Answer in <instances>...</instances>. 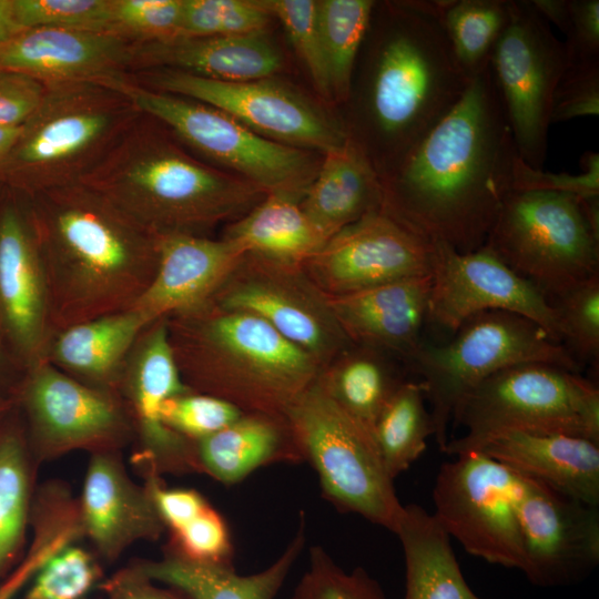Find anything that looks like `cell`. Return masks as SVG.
Returning <instances> with one entry per match:
<instances>
[{"instance_id":"cell-32","label":"cell","mask_w":599,"mask_h":599,"mask_svg":"<svg viewBox=\"0 0 599 599\" xmlns=\"http://www.w3.org/2000/svg\"><path fill=\"white\" fill-rule=\"evenodd\" d=\"M395 535L405 560V599H481L464 578L450 537L433 514L404 505Z\"/></svg>"},{"instance_id":"cell-43","label":"cell","mask_w":599,"mask_h":599,"mask_svg":"<svg viewBox=\"0 0 599 599\" xmlns=\"http://www.w3.org/2000/svg\"><path fill=\"white\" fill-rule=\"evenodd\" d=\"M13 3L22 30L59 28L112 33V0H13Z\"/></svg>"},{"instance_id":"cell-58","label":"cell","mask_w":599,"mask_h":599,"mask_svg":"<svg viewBox=\"0 0 599 599\" xmlns=\"http://www.w3.org/2000/svg\"><path fill=\"white\" fill-rule=\"evenodd\" d=\"M14 406L16 405L13 403L0 397V418Z\"/></svg>"},{"instance_id":"cell-28","label":"cell","mask_w":599,"mask_h":599,"mask_svg":"<svg viewBox=\"0 0 599 599\" xmlns=\"http://www.w3.org/2000/svg\"><path fill=\"white\" fill-rule=\"evenodd\" d=\"M306 544V520L301 512L295 535L266 568L238 575L233 567L199 562L167 550L155 561L131 568L136 575L167 585L189 599H275Z\"/></svg>"},{"instance_id":"cell-11","label":"cell","mask_w":599,"mask_h":599,"mask_svg":"<svg viewBox=\"0 0 599 599\" xmlns=\"http://www.w3.org/2000/svg\"><path fill=\"white\" fill-rule=\"evenodd\" d=\"M181 142L264 193L303 199L319 163L312 151L268 140L200 101L150 89L131 75L110 83Z\"/></svg>"},{"instance_id":"cell-44","label":"cell","mask_w":599,"mask_h":599,"mask_svg":"<svg viewBox=\"0 0 599 599\" xmlns=\"http://www.w3.org/2000/svg\"><path fill=\"white\" fill-rule=\"evenodd\" d=\"M99 579L92 557L79 547H62L37 570L24 599H81Z\"/></svg>"},{"instance_id":"cell-16","label":"cell","mask_w":599,"mask_h":599,"mask_svg":"<svg viewBox=\"0 0 599 599\" xmlns=\"http://www.w3.org/2000/svg\"><path fill=\"white\" fill-rule=\"evenodd\" d=\"M14 405L33 457L112 450L133 427L119 394L85 385L43 361L22 373Z\"/></svg>"},{"instance_id":"cell-17","label":"cell","mask_w":599,"mask_h":599,"mask_svg":"<svg viewBox=\"0 0 599 599\" xmlns=\"http://www.w3.org/2000/svg\"><path fill=\"white\" fill-rule=\"evenodd\" d=\"M435 244L380 207L331 236L304 268L328 296L432 274Z\"/></svg>"},{"instance_id":"cell-50","label":"cell","mask_w":599,"mask_h":599,"mask_svg":"<svg viewBox=\"0 0 599 599\" xmlns=\"http://www.w3.org/2000/svg\"><path fill=\"white\" fill-rule=\"evenodd\" d=\"M564 34L566 67L599 64V1L570 0V18Z\"/></svg>"},{"instance_id":"cell-9","label":"cell","mask_w":599,"mask_h":599,"mask_svg":"<svg viewBox=\"0 0 599 599\" xmlns=\"http://www.w3.org/2000/svg\"><path fill=\"white\" fill-rule=\"evenodd\" d=\"M284 417L326 500L395 534L404 505L374 437L331 398L318 377Z\"/></svg>"},{"instance_id":"cell-55","label":"cell","mask_w":599,"mask_h":599,"mask_svg":"<svg viewBox=\"0 0 599 599\" xmlns=\"http://www.w3.org/2000/svg\"><path fill=\"white\" fill-rule=\"evenodd\" d=\"M12 372L22 374L13 364L0 334V397L9 402L14 400V394L19 383L11 376Z\"/></svg>"},{"instance_id":"cell-38","label":"cell","mask_w":599,"mask_h":599,"mask_svg":"<svg viewBox=\"0 0 599 599\" xmlns=\"http://www.w3.org/2000/svg\"><path fill=\"white\" fill-rule=\"evenodd\" d=\"M508 18V0H448L440 20L458 63L470 79L489 64Z\"/></svg>"},{"instance_id":"cell-4","label":"cell","mask_w":599,"mask_h":599,"mask_svg":"<svg viewBox=\"0 0 599 599\" xmlns=\"http://www.w3.org/2000/svg\"><path fill=\"white\" fill-rule=\"evenodd\" d=\"M80 183L155 235H203L250 212L266 195L236 174L195 159L142 114Z\"/></svg>"},{"instance_id":"cell-30","label":"cell","mask_w":599,"mask_h":599,"mask_svg":"<svg viewBox=\"0 0 599 599\" xmlns=\"http://www.w3.org/2000/svg\"><path fill=\"white\" fill-rule=\"evenodd\" d=\"M197 470L225 486L278 463L297 464L303 455L284 416L243 413L219 432L194 441Z\"/></svg>"},{"instance_id":"cell-14","label":"cell","mask_w":599,"mask_h":599,"mask_svg":"<svg viewBox=\"0 0 599 599\" xmlns=\"http://www.w3.org/2000/svg\"><path fill=\"white\" fill-rule=\"evenodd\" d=\"M455 457L436 476L433 515L468 554L521 571L517 473L479 450Z\"/></svg>"},{"instance_id":"cell-29","label":"cell","mask_w":599,"mask_h":599,"mask_svg":"<svg viewBox=\"0 0 599 599\" xmlns=\"http://www.w3.org/2000/svg\"><path fill=\"white\" fill-rule=\"evenodd\" d=\"M148 324L132 308L79 323L51 337L44 361L85 385L118 394L126 358Z\"/></svg>"},{"instance_id":"cell-41","label":"cell","mask_w":599,"mask_h":599,"mask_svg":"<svg viewBox=\"0 0 599 599\" xmlns=\"http://www.w3.org/2000/svg\"><path fill=\"white\" fill-rule=\"evenodd\" d=\"M270 17L283 24L291 43L305 64L315 89L333 99L327 61L315 0H256Z\"/></svg>"},{"instance_id":"cell-12","label":"cell","mask_w":599,"mask_h":599,"mask_svg":"<svg viewBox=\"0 0 599 599\" xmlns=\"http://www.w3.org/2000/svg\"><path fill=\"white\" fill-rule=\"evenodd\" d=\"M508 22L489 67L519 156L542 170L552 98L566 69L565 48L529 0H508Z\"/></svg>"},{"instance_id":"cell-42","label":"cell","mask_w":599,"mask_h":599,"mask_svg":"<svg viewBox=\"0 0 599 599\" xmlns=\"http://www.w3.org/2000/svg\"><path fill=\"white\" fill-rule=\"evenodd\" d=\"M292 599H387L364 568L344 570L319 546L309 550L308 566Z\"/></svg>"},{"instance_id":"cell-56","label":"cell","mask_w":599,"mask_h":599,"mask_svg":"<svg viewBox=\"0 0 599 599\" xmlns=\"http://www.w3.org/2000/svg\"><path fill=\"white\" fill-rule=\"evenodd\" d=\"M23 31L17 22L13 0H0V41L6 42Z\"/></svg>"},{"instance_id":"cell-35","label":"cell","mask_w":599,"mask_h":599,"mask_svg":"<svg viewBox=\"0 0 599 599\" xmlns=\"http://www.w3.org/2000/svg\"><path fill=\"white\" fill-rule=\"evenodd\" d=\"M13 408L0 418V580L20 552L31 506L33 456Z\"/></svg>"},{"instance_id":"cell-5","label":"cell","mask_w":599,"mask_h":599,"mask_svg":"<svg viewBox=\"0 0 599 599\" xmlns=\"http://www.w3.org/2000/svg\"><path fill=\"white\" fill-rule=\"evenodd\" d=\"M166 323L184 384L243 413L284 416L323 369L262 318L211 301Z\"/></svg>"},{"instance_id":"cell-46","label":"cell","mask_w":599,"mask_h":599,"mask_svg":"<svg viewBox=\"0 0 599 599\" xmlns=\"http://www.w3.org/2000/svg\"><path fill=\"white\" fill-rule=\"evenodd\" d=\"M183 0H112V33L133 42L177 35Z\"/></svg>"},{"instance_id":"cell-6","label":"cell","mask_w":599,"mask_h":599,"mask_svg":"<svg viewBox=\"0 0 599 599\" xmlns=\"http://www.w3.org/2000/svg\"><path fill=\"white\" fill-rule=\"evenodd\" d=\"M142 114L109 84L48 83L0 169L24 196L80 183Z\"/></svg>"},{"instance_id":"cell-36","label":"cell","mask_w":599,"mask_h":599,"mask_svg":"<svg viewBox=\"0 0 599 599\" xmlns=\"http://www.w3.org/2000/svg\"><path fill=\"white\" fill-rule=\"evenodd\" d=\"M422 380L406 379L380 412L373 437L389 476L395 479L425 451L434 435Z\"/></svg>"},{"instance_id":"cell-34","label":"cell","mask_w":599,"mask_h":599,"mask_svg":"<svg viewBox=\"0 0 599 599\" xmlns=\"http://www.w3.org/2000/svg\"><path fill=\"white\" fill-rule=\"evenodd\" d=\"M390 356L395 355L351 344L318 375L331 398L372 435L380 412L406 380Z\"/></svg>"},{"instance_id":"cell-21","label":"cell","mask_w":599,"mask_h":599,"mask_svg":"<svg viewBox=\"0 0 599 599\" xmlns=\"http://www.w3.org/2000/svg\"><path fill=\"white\" fill-rule=\"evenodd\" d=\"M0 334L23 373L44 361L52 337L47 287L24 203L0 204Z\"/></svg>"},{"instance_id":"cell-31","label":"cell","mask_w":599,"mask_h":599,"mask_svg":"<svg viewBox=\"0 0 599 599\" xmlns=\"http://www.w3.org/2000/svg\"><path fill=\"white\" fill-rule=\"evenodd\" d=\"M379 177L355 143L348 141L324 154L300 204L327 241L343 227L380 206Z\"/></svg>"},{"instance_id":"cell-49","label":"cell","mask_w":599,"mask_h":599,"mask_svg":"<svg viewBox=\"0 0 599 599\" xmlns=\"http://www.w3.org/2000/svg\"><path fill=\"white\" fill-rule=\"evenodd\" d=\"M599 114V64L566 67L554 93L550 122Z\"/></svg>"},{"instance_id":"cell-37","label":"cell","mask_w":599,"mask_h":599,"mask_svg":"<svg viewBox=\"0 0 599 599\" xmlns=\"http://www.w3.org/2000/svg\"><path fill=\"white\" fill-rule=\"evenodd\" d=\"M376 2L372 0H319L318 24L327 61L333 99L346 102L357 58Z\"/></svg>"},{"instance_id":"cell-26","label":"cell","mask_w":599,"mask_h":599,"mask_svg":"<svg viewBox=\"0 0 599 599\" xmlns=\"http://www.w3.org/2000/svg\"><path fill=\"white\" fill-rule=\"evenodd\" d=\"M282 68L283 57L264 32L136 42L133 61V73L171 69L220 81L272 78Z\"/></svg>"},{"instance_id":"cell-40","label":"cell","mask_w":599,"mask_h":599,"mask_svg":"<svg viewBox=\"0 0 599 599\" xmlns=\"http://www.w3.org/2000/svg\"><path fill=\"white\" fill-rule=\"evenodd\" d=\"M270 14L256 0H183L177 35L232 37L261 33Z\"/></svg>"},{"instance_id":"cell-57","label":"cell","mask_w":599,"mask_h":599,"mask_svg":"<svg viewBox=\"0 0 599 599\" xmlns=\"http://www.w3.org/2000/svg\"><path fill=\"white\" fill-rule=\"evenodd\" d=\"M22 131L20 126L0 125V164L8 158L17 144Z\"/></svg>"},{"instance_id":"cell-10","label":"cell","mask_w":599,"mask_h":599,"mask_svg":"<svg viewBox=\"0 0 599 599\" xmlns=\"http://www.w3.org/2000/svg\"><path fill=\"white\" fill-rule=\"evenodd\" d=\"M484 246L548 302L599 274V232L570 194L511 190Z\"/></svg>"},{"instance_id":"cell-33","label":"cell","mask_w":599,"mask_h":599,"mask_svg":"<svg viewBox=\"0 0 599 599\" xmlns=\"http://www.w3.org/2000/svg\"><path fill=\"white\" fill-rule=\"evenodd\" d=\"M301 200L284 193H267L250 212L231 222L223 238L245 253L304 264L326 240L303 212Z\"/></svg>"},{"instance_id":"cell-19","label":"cell","mask_w":599,"mask_h":599,"mask_svg":"<svg viewBox=\"0 0 599 599\" xmlns=\"http://www.w3.org/2000/svg\"><path fill=\"white\" fill-rule=\"evenodd\" d=\"M517 475L516 512L524 546L521 571L539 587L583 579L599 561L598 506Z\"/></svg>"},{"instance_id":"cell-13","label":"cell","mask_w":599,"mask_h":599,"mask_svg":"<svg viewBox=\"0 0 599 599\" xmlns=\"http://www.w3.org/2000/svg\"><path fill=\"white\" fill-rule=\"evenodd\" d=\"M150 89L211 105L253 132L290 146L326 152L344 145L347 129L292 87L272 78L220 81L171 69L131 74Z\"/></svg>"},{"instance_id":"cell-24","label":"cell","mask_w":599,"mask_h":599,"mask_svg":"<svg viewBox=\"0 0 599 599\" xmlns=\"http://www.w3.org/2000/svg\"><path fill=\"white\" fill-rule=\"evenodd\" d=\"M432 274L359 292L328 296L341 329L352 344L399 356L407 362L422 344L428 319Z\"/></svg>"},{"instance_id":"cell-8","label":"cell","mask_w":599,"mask_h":599,"mask_svg":"<svg viewBox=\"0 0 599 599\" xmlns=\"http://www.w3.org/2000/svg\"><path fill=\"white\" fill-rule=\"evenodd\" d=\"M407 363L425 386L433 437L441 451L461 402L495 373L526 363H548L578 373L580 369L567 348L540 325L506 311H486L469 317L441 345L422 342Z\"/></svg>"},{"instance_id":"cell-39","label":"cell","mask_w":599,"mask_h":599,"mask_svg":"<svg viewBox=\"0 0 599 599\" xmlns=\"http://www.w3.org/2000/svg\"><path fill=\"white\" fill-rule=\"evenodd\" d=\"M558 317L562 345L581 367L599 357V274L549 300Z\"/></svg>"},{"instance_id":"cell-27","label":"cell","mask_w":599,"mask_h":599,"mask_svg":"<svg viewBox=\"0 0 599 599\" xmlns=\"http://www.w3.org/2000/svg\"><path fill=\"white\" fill-rule=\"evenodd\" d=\"M479 451L511 470L599 507V443L570 435L508 432L489 439Z\"/></svg>"},{"instance_id":"cell-47","label":"cell","mask_w":599,"mask_h":599,"mask_svg":"<svg viewBox=\"0 0 599 599\" xmlns=\"http://www.w3.org/2000/svg\"><path fill=\"white\" fill-rule=\"evenodd\" d=\"M172 536L171 549L180 556L199 562L233 567L229 527L211 505Z\"/></svg>"},{"instance_id":"cell-18","label":"cell","mask_w":599,"mask_h":599,"mask_svg":"<svg viewBox=\"0 0 599 599\" xmlns=\"http://www.w3.org/2000/svg\"><path fill=\"white\" fill-rule=\"evenodd\" d=\"M486 311L525 316L562 344L558 317L546 296L490 250L459 253L435 244L427 322L454 334L469 317Z\"/></svg>"},{"instance_id":"cell-1","label":"cell","mask_w":599,"mask_h":599,"mask_svg":"<svg viewBox=\"0 0 599 599\" xmlns=\"http://www.w3.org/2000/svg\"><path fill=\"white\" fill-rule=\"evenodd\" d=\"M519 156L489 64L400 166L380 181V209L434 244L484 246Z\"/></svg>"},{"instance_id":"cell-22","label":"cell","mask_w":599,"mask_h":599,"mask_svg":"<svg viewBox=\"0 0 599 599\" xmlns=\"http://www.w3.org/2000/svg\"><path fill=\"white\" fill-rule=\"evenodd\" d=\"M135 44L105 32L26 29L0 43V70L23 73L44 84H108L133 73Z\"/></svg>"},{"instance_id":"cell-25","label":"cell","mask_w":599,"mask_h":599,"mask_svg":"<svg viewBox=\"0 0 599 599\" xmlns=\"http://www.w3.org/2000/svg\"><path fill=\"white\" fill-rule=\"evenodd\" d=\"M85 535L106 560L134 541L158 539L165 529L145 488L126 475L112 450L94 451L81 498Z\"/></svg>"},{"instance_id":"cell-54","label":"cell","mask_w":599,"mask_h":599,"mask_svg":"<svg viewBox=\"0 0 599 599\" xmlns=\"http://www.w3.org/2000/svg\"><path fill=\"white\" fill-rule=\"evenodd\" d=\"M536 12L565 33L570 18V0H529Z\"/></svg>"},{"instance_id":"cell-59","label":"cell","mask_w":599,"mask_h":599,"mask_svg":"<svg viewBox=\"0 0 599 599\" xmlns=\"http://www.w3.org/2000/svg\"><path fill=\"white\" fill-rule=\"evenodd\" d=\"M0 43H1V41H0Z\"/></svg>"},{"instance_id":"cell-2","label":"cell","mask_w":599,"mask_h":599,"mask_svg":"<svg viewBox=\"0 0 599 599\" xmlns=\"http://www.w3.org/2000/svg\"><path fill=\"white\" fill-rule=\"evenodd\" d=\"M43 270L52 336L131 309L159 264V235L82 183L23 199Z\"/></svg>"},{"instance_id":"cell-3","label":"cell","mask_w":599,"mask_h":599,"mask_svg":"<svg viewBox=\"0 0 599 599\" xmlns=\"http://www.w3.org/2000/svg\"><path fill=\"white\" fill-rule=\"evenodd\" d=\"M446 3L383 4L387 19L369 52L363 91L367 135L355 144L373 170L379 150L387 153L382 180L400 166L469 85L440 20Z\"/></svg>"},{"instance_id":"cell-48","label":"cell","mask_w":599,"mask_h":599,"mask_svg":"<svg viewBox=\"0 0 599 599\" xmlns=\"http://www.w3.org/2000/svg\"><path fill=\"white\" fill-rule=\"evenodd\" d=\"M578 175L551 173L534 169L520 156L515 160L511 190L544 191L570 194L579 200L599 196V154L586 152Z\"/></svg>"},{"instance_id":"cell-52","label":"cell","mask_w":599,"mask_h":599,"mask_svg":"<svg viewBox=\"0 0 599 599\" xmlns=\"http://www.w3.org/2000/svg\"><path fill=\"white\" fill-rule=\"evenodd\" d=\"M145 489L165 528L175 532L201 514L210 504L193 489L165 488L150 470Z\"/></svg>"},{"instance_id":"cell-45","label":"cell","mask_w":599,"mask_h":599,"mask_svg":"<svg viewBox=\"0 0 599 599\" xmlns=\"http://www.w3.org/2000/svg\"><path fill=\"white\" fill-rule=\"evenodd\" d=\"M242 414L224 399L192 390L166 399L161 412L167 428L192 441L219 432Z\"/></svg>"},{"instance_id":"cell-53","label":"cell","mask_w":599,"mask_h":599,"mask_svg":"<svg viewBox=\"0 0 599 599\" xmlns=\"http://www.w3.org/2000/svg\"><path fill=\"white\" fill-rule=\"evenodd\" d=\"M103 588L109 599H189L176 589L171 591L153 586L131 569L108 580Z\"/></svg>"},{"instance_id":"cell-23","label":"cell","mask_w":599,"mask_h":599,"mask_svg":"<svg viewBox=\"0 0 599 599\" xmlns=\"http://www.w3.org/2000/svg\"><path fill=\"white\" fill-rule=\"evenodd\" d=\"M245 254L226 238L159 235V264L148 290L132 307L149 323L206 303Z\"/></svg>"},{"instance_id":"cell-51","label":"cell","mask_w":599,"mask_h":599,"mask_svg":"<svg viewBox=\"0 0 599 599\" xmlns=\"http://www.w3.org/2000/svg\"><path fill=\"white\" fill-rule=\"evenodd\" d=\"M45 84L23 73L0 70V125L20 126L41 102Z\"/></svg>"},{"instance_id":"cell-7","label":"cell","mask_w":599,"mask_h":599,"mask_svg":"<svg viewBox=\"0 0 599 599\" xmlns=\"http://www.w3.org/2000/svg\"><path fill=\"white\" fill-rule=\"evenodd\" d=\"M453 423L465 429L443 453L479 450L508 433L560 434L599 443V389L578 372L548 363L518 364L478 384Z\"/></svg>"},{"instance_id":"cell-20","label":"cell","mask_w":599,"mask_h":599,"mask_svg":"<svg viewBox=\"0 0 599 599\" xmlns=\"http://www.w3.org/2000/svg\"><path fill=\"white\" fill-rule=\"evenodd\" d=\"M190 390L170 344L166 317L151 322L126 358L118 394L138 432L140 458L156 474L197 470L194 441L167 428L161 415L166 399Z\"/></svg>"},{"instance_id":"cell-15","label":"cell","mask_w":599,"mask_h":599,"mask_svg":"<svg viewBox=\"0 0 599 599\" xmlns=\"http://www.w3.org/2000/svg\"><path fill=\"white\" fill-rule=\"evenodd\" d=\"M209 301L262 318L322 368L352 344L303 264L245 253Z\"/></svg>"}]
</instances>
